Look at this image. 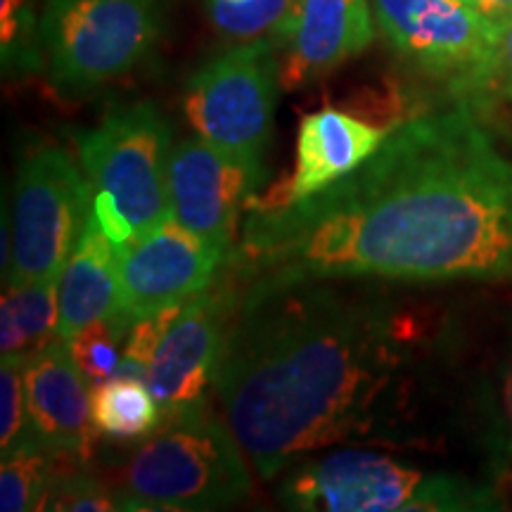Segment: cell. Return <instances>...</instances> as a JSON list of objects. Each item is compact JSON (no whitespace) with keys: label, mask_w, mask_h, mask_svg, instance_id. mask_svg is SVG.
Returning a JSON list of instances; mask_svg holds the SVG:
<instances>
[{"label":"cell","mask_w":512,"mask_h":512,"mask_svg":"<svg viewBox=\"0 0 512 512\" xmlns=\"http://www.w3.org/2000/svg\"><path fill=\"white\" fill-rule=\"evenodd\" d=\"M486 451L498 475H512V354L491 396L486 415Z\"/></svg>","instance_id":"26"},{"label":"cell","mask_w":512,"mask_h":512,"mask_svg":"<svg viewBox=\"0 0 512 512\" xmlns=\"http://www.w3.org/2000/svg\"><path fill=\"white\" fill-rule=\"evenodd\" d=\"M136 446L114 489L121 510H219L240 503L252 489L245 448L209 408L166 418Z\"/></svg>","instance_id":"3"},{"label":"cell","mask_w":512,"mask_h":512,"mask_svg":"<svg viewBox=\"0 0 512 512\" xmlns=\"http://www.w3.org/2000/svg\"><path fill=\"white\" fill-rule=\"evenodd\" d=\"M174 131L155 102L114 105L98 126L76 136L93 188V219L124 247L171 216L169 157Z\"/></svg>","instance_id":"4"},{"label":"cell","mask_w":512,"mask_h":512,"mask_svg":"<svg viewBox=\"0 0 512 512\" xmlns=\"http://www.w3.org/2000/svg\"><path fill=\"white\" fill-rule=\"evenodd\" d=\"M91 211V183L62 147L29 152L12 183L10 238L3 235L5 285L60 280Z\"/></svg>","instance_id":"6"},{"label":"cell","mask_w":512,"mask_h":512,"mask_svg":"<svg viewBox=\"0 0 512 512\" xmlns=\"http://www.w3.org/2000/svg\"><path fill=\"white\" fill-rule=\"evenodd\" d=\"M34 446L24 392V363L3 361L0 366V456L8 458Z\"/></svg>","instance_id":"24"},{"label":"cell","mask_w":512,"mask_h":512,"mask_svg":"<svg viewBox=\"0 0 512 512\" xmlns=\"http://www.w3.org/2000/svg\"><path fill=\"white\" fill-rule=\"evenodd\" d=\"M121 309L117 247L107 238L100 223L88 219L79 245L69 256L60 278V320L57 339H72L93 325L110 318Z\"/></svg>","instance_id":"16"},{"label":"cell","mask_w":512,"mask_h":512,"mask_svg":"<svg viewBox=\"0 0 512 512\" xmlns=\"http://www.w3.org/2000/svg\"><path fill=\"white\" fill-rule=\"evenodd\" d=\"M41 43L62 93H91L124 79L155 53L169 0H43Z\"/></svg>","instance_id":"5"},{"label":"cell","mask_w":512,"mask_h":512,"mask_svg":"<svg viewBox=\"0 0 512 512\" xmlns=\"http://www.w3.org/2000/svg\"><path fill=\"white\" fill-rule=\"evenodd\" d=\"M131 325V320L117 311L110 318L95 320L93 325H88L86 330L79 332L69 342L76 363H79L81 373L86 375L91 389L117 377L121 358H124V342Z\"/></svg>","instance_id":"22"},{"label":"cell","mask_w":512,"mask_h":512,"mask_svg":"<svg viewBox=\"0 0 512 512\" xmlns=\"http://www.w3.org/2000/svg\"><path fill=\"white\" fill-rule=\"evenodd\" d=\"M62 456L46 451H22L3 458L0 467V510L27 512L41 508L57 475Z\"/></svg>","instance_id":"21"},{"label":"cell","mask_w":512,"mask_h":512,"mask_svg":"<svg viewBox=\"0 0 512 512\" xmlns=\"http://www.w3.org/2000/svg\"><path fill=\"white\" fill-rule=\"evenodd\" d=\"M38 510H69V512H98L121 510L117 491L110 489L86 470H57L46 498Z\"/></svg>","instance_id":"25"},{"label":"cell","mask_w":512,"mask_h":512,"mask_svg":"<svg viewBox=\"0 0 512 512\" xmlns=\"http://www.w3.org/2000/svg\"><path fill=\"white\" fill-rule=\"evenodd\" d=\"M24 392L34 446L62 458L86 460L93 444L91 384L69 342L53 339L24 366Z\"/></svg>","instance_id":"14"},{"label":"cell","mask_w":512,"mask_h":512,"mask_svg":"<svg viewBox=\"0 0 512 512\" xmlns=\"http://www.w3.org/2000/svg\"><path fill=\"white\" fill-rule=\"evenodd\" d=\"M264 181V162L235 155L200 136L185 138L169 157L171 216L233 256L240 214Z\"/></svg>","instance_id":"11"},{"label":"cell","mask_w":512,"mask_h":512,"mask_svg":"<svg viewBox=\"0 0 512 512\" xmlns=\"http://www.w3.org/2000/svg\"><path fill=\"white\" fill-rule=\"evenodd\" d=\"M238 285L226 273V278L185 302L166 330L147 377L164 420L209 408L207 399L216 384L230 320L238 309Z\"/></svg>","instance_id":"9"},{"label":"cell","mask_w":512,"mask_h":512,"mask_svg":"<svg viewBox=\"0 0 512 512\" xmlns=\"http://www.w3.org/2000/svg\"><path fill=\"white\" fill-rule=\"evenodd\" d=\"M373 15L396 53L451 81L475 69L501 34L460 0H373Z\"/></svg>","instance_id":"12"},{"label":"cell","mask_w":512,"mask_h":512,"mask_svg":"<svg viewBox=\"0 0 512 512\" xmlns=\"http://www.w3.org/2000/svg\"><path fill=\"white\" fill-rule=\"evenodd\" d=\"M396 124L377 126L342 110L306 114L297 133L294 174L254 204H290L306 200L349 176L380 150Z\"/></svg>","instance_id":"15"},{"label":"cell","mask_w":512,"mask_h":512,"mask_svg":"<svg viewBox=\"0 0 512 512\" xmlns=\"http://www.w3.org/2000/svg\"><path fill=\"white\" fill-rule=\"evenodd\" d=\"M228 273L240 283L512 280V159L470 107L401 121L330 188L290 204L249 202Z\"/></svg>","instance_id":"1"},{"label":"cell","mask_w":512,"mask_h":512,"mask_svg":"<svg viewBox=\"0 0 512 512\" xmlns=\"http://www.w3.org/2000/svg\"><path fill=\"white\" fill-rule=\"evenodd\" d=\"M280 88L273 38L242 41L190 76L183 95L185 117L200 138L264 162Z\"/></svg>","instance_id":"7"},{"label":"cell","mask_w":512,"mask_h":512,"mask_svg":"<svg viewBox=\"0 0 512 512\" xmlns=\"http://www.w3.org/2000/svg\"><path fill=\"white\" fill-rule=\"evenodd\" d=\"M460 3H467V5H475V0H460Z\"/></svg>","instance_id":"28"},{"label":"cell","mask_w":512,"mask_h":512,"mask_svg":"<svg viewBox=\"0 0 512 512\" xmlns=\"http://www.w3.org/2000/svg\"><path fill=\"white\" fill-rule=\"evenodd\" d=\"M475 8L498 31L512 22V0H475Z\"/></svg>","instance_id":"27"},{"label":"cell","mask_w":512,"mask_h":512,"mask_svg":"<svg viewBox=\"0 0 512 512\" xmlns=\"http://www.w3.org/2000/svg\"><path fill=\"white\" fill-rule=\"evenodd\" d=\"M432 475L366 448H342L290 465L278 498L304 512H415Z\"/></svg>","instance_id":"8"},{"label":"cell","mask_w":512,"mask_h":512,"mask_svg":"<svg viewBox=\"0 0 512 512\" xmlns=\"http://www.w3.org/2000/svg\"><path fill=\"white\" fill-rule=\"evenodd\" d=\"M95 432L124 444H140L164 425V411L150 384L133 377H112L91 389Z\"/></svg>","instance_id":"18"},{"label":"cell","mask_w":512,"mask_h":512,"mask_svg":"<svg viewBox=\"0 0 512 512\" xmlns=\"http://www.w3.org/2000/svg\"><path fill=\"white\" fill-rule=\"evenodd\" d=\"M294 0H207V15L219 34L252 41L280 27Z\"/></svg>","instance_id":"23"},{"label":"cell","mask_w":512,"mask_h":512,"mask_svg":"<svg viewBox=\"0 0 512 512\" xmlns=\"http://www.w3.org/2000/svg\"><path fill=\"white\" fill-rule=\"evenodd\" d=\"M38 0H0V67L5 79H22L46 67Z\"/></svg>","instance_id":"19"},{"label":"cell","mask_w":512,"mask_h":512,"mask_svg":"<svg viewBox=\"0 0 512 512\" xmlns=\"http://www.w3.org/2000/svg\"><path fill=\"white\" fill-rule=\"evenodd\" d=\"M60 280L5 285L0 302V358L27 363L57 339Z\"/></svg>","instance_id":"17"},{"label":"cell","mask_w":512,"mask_h":512,"mask_svg":"<svg viewBox=\"0 0 512 512\" xmlns=\"http://www.w3.org/2000/svg\"><path fill=\"white\" fill-rule=\"evenodd\" d=\"M451 93L458 105L477 114L512 105V22L501 29L494 48L475 69L451 81Z\"/></svg>","instance_id":"20"},{"label":"cell","mask_w":512,"mask_h":512,"mask_svg":"<svg viewBox=\"0 0 512 512\" xmlns=\"http://www.w3.org/2000/svg\"><path fill=\"white\" fill-rule=\"evenodd\" d=\"M228 261L226 249L169 216L117 249L119 311L136 323L150 313L183 306L214 285Z\"/></svg>","instance_id":"10"},{"label":"cell","mask_w":512,"mask_h":512,"mask_svg":"<svg viewBox=\"0 0 512 512\" xmlns=\"http://www.w3.org/2000/svg\"><path fill=\"white\" fill-rule=\"evenodd\" d=\"M240 285L214 392L261 477L320 448L399 439L418 342L411 313L373 278Z\"/></svg>","instance_id":"2"},{"label":"cell","mask_w":512,"mask_h":512,"mask_svg":"<svg viewBox=\"0 0 512 512\" xmlns=\"http://www.w3.org/2000/svg\"><path fill=\"white\" fill-rule=\"evenodd\" d=\"M373 0H294L273 31L285 91L335 72L375 41Z\"/></svg>","instance_id":"13"}]
</instances>
